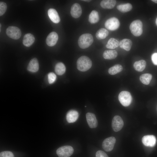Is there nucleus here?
<instances>
[{
	"instance_id": "1",
	"label": "nucleus",
	"mask_w": 157,
	"mask_h": 157,
	"mask_svg": "<svg viewBox=\"0 0 157 157\" xmlns=\"http://www.w3.org/2000/svg\"><path fill=\"white\" fill-rule=\"evenodd\" d=\"M77 67L78 70L81 72H85L91 67L92 62L90 59L86 56L79 57L77 61Z\"/></svg>"
},
{
	"instance_id": "2",
	"label": "nucleus",
	"mask_w": 157,
	"mask_h": 157,
	"mask_svg": "<svg viewBox=\"0 0 157 157\" xmlns=\"http://www.w3.org/2000/svg\"><path fill=\"white\" fill-rule=\"evenodd\" d=\"M93 38L90 33H84L81 35L78 40V44L81 49H84L88 47L93 43Z\"/></svg>"
},
{
	"instance_id": "3",
	"label": "nucleus",
	"mask_w": 157,
	"mask_h": 157,
	"mask_svg": "<svg viewBox=\"0 0 157 157\" xmlns=\"http://www.w3.org/2000/svg\"><path fill=\"white\" fill-rule=\"evenodd\" d=\"M143 24L140 20L133 21L131 24L129 28L131 33L135 36H139L143 32Z\"/></svg>"
},
{
	"instance_id": "4",
	"label": "nucleus",
	"mask_w": 157,
	"mask_h": 157,
	"mask_svg": "<svg viewBox=\"0 0 157 157\" xmlns=\"http://www.w3.org/2000/svg\"><path fill=\"white\" fill-rule=\"evenodd\" d=\"M118 99L121 104L124 106H129L132 101V97L130 93L127 91L121 92L118 95Z\"/></svg>"
},
{
	"instance_id": "5",
	"label": "nucleus",
	"mask_w": 157,
	"mask_h": 157,
	"mask_svg": "<svg viewBox=\"0 0 157 157\" xmlns=\"http://www.w3.org/2000/svg\"><path fill=\"white\" fill-rule=\"evenodd\" d=\"M73 148L70 146L61 147L56 150L57 154L59 157H69L74 152Z\"/></svg>"
},
{
	"instance_id": "6",
	"label": "nucleus",
	"mask_w": 157,
	"mask_h": 157,
	"mask_svg": "<svg viewBox=\"0 0 157 157\" xmlns=\"http://www.w3.org/2000/svg\"><path fill=\"white\" fill-rule=\"evenodd\" d=\"M6 33L9 37L15 40L19 39L22 34L19 28L13 26L8 27L6 30Z\"/></svg>"
},
{
	"instance_id": "7",
	"label": "nucleus",
	"mask_w": 157,
	"mask_h": 157,
	"mask_svg": "<svg viewBox=\"0 0 157 157\" xmlns=\"http://www.w3.org/2000/svg\"><path fill=\"white\" fill-rule=\"evenodd\" d=\"M120 22L118 19L115 17H112L108 19L105 23V26L110 31H115L120 26Z\"/></svg>"
},
{
	"instance_id": "8",
	"label": "nucleus",
	"mask_w": 157,
	"mask_h": 157,
	"mask_svg": "<svg viewBox=\"0 0 157 157\" xmlns=\"http://www.w3.org/2000/svg\"><path fill=\"white\" fill-rule=\"evenodd\" d=\"M116 141L115 138L113 137H110L105 139L102 144L103 149L106 151H111L114 148Z\"/></svg>"
},
{
	"instance_id": "9",
	"label": "nucleus",
	"mask_w": 157,
	"mask_h": 157,
	"mask_svg": "<svg viewBox=\"0 0 157 157\" xmlns=\"http://www.w3.org/2000/svg\"><path fill=\"white\" fill-rule=\"evenodd\" d=\"M124 126V122L122 118L119 115L115 116L112 120V127L115 132L120 131Z\"/></svg>"
},
{
	"instance_id": "10",
	"label": "nucleus",
	"mask_w": 157,
	"mask_h": 157,
	"mask_svg": "<svg viewBox=\"0 0 157 157\" xmlns=\"http://www.w3.org/2000/svg\"><path fill=\"white\" fill-rule=\"evenodd\" d=\"M143 144L147 147H153L156 142L155 137L152 135H147L144 136L142 140Z\"/></svg>"
},
{
	"instance_id": "11",
	"label": "nucleus",
	"mask_w": 157,
	"mask_h": 157,
	"mask_svg": "<svg viewBox=\"0 0 157 157\" xmlns=\"http://www.w3.org/2000/svg\"><path fill=\"white\" fill-rule=\"evenodd\" d=\"M58 35L55 32H52L47 36L46 39V43L49 46H54L57 43L58 39Z\"/></svg>"
},
{
	"instance_id": "12",
	"label": "nucleus",
	"mask_w": 157,
	"mask_h": 157,
	"mask_svg": "<svg viewBox=\"0 0 157 157\" xmlns=\"http://www.w3.org/2000/svg\"><path fill=\"white\" fill-rule=\"evenodd\" d=\"M86 117L88 124L90 128H96L98 125V122L95 115L91 113H88Z\"/></svg>"
},
{
	"instance_id": "13",
	"label": "nucleus",
	"mask_w": 157,
	"mask_h": 157,
	"mask_svg": "<svg viewBox=\"0 0 157 157\" xmlns=\"http://www.w3.org/2000/svg\"><path fill=\"white\" fill-rule=\"evenodd\" d=\"M82 10L81 6L78 3L74 4L72 6L70 13L72 17L75 18L79 17L81 15Z\"/></svg>"
},
{
	"instance_id": "14",
	"label": "nucleus",
	"mask_w": 157,
	"mask_h": 157,
	"mask_svg": "<svg viewBox=\"0 0 157 157\" xmlns=\"http://www.w3.org/2000/svg\"><path fill=\"white\" fill-rule=\"evenodd\" d=\"M78 116V113L77 111L74 110H70L67 114V121L69 123L74 122L77 120Z\"/></svg>"
},
{
	"instance_id": "15",
	"label": "nucleus",
	"mask_w": 157,
	"mask_h": 157,
	"mask_svg": "<svg viewBox=\"0 0 157 157\" xmlns=\"http://www.w3.org/2000/svg\"><path fill=\"white\" fill-rule=\"evenodd\" d=\"M48 14L50 19L53 23H58L60 22V17L57 11L54 9H49L48 11Z\"/></svg>"
},
{
	"instance_id": "16",
	"label": "nucleus",
	"mask_w": 157,
	"mask_h": 157,
	"mask_svg": "<svg viewBox=\"0 0 157 157\" xmlns=\"http://www.w3.org/2000/svg\"><path fill=\"white\" fill-rule=\"evenodd\" d=\"M39 68L38 61L36 58H33L31 60L28 66L27 70L32 72H37Z\"/></svg>"
},
{
	"instance_id": "17",
	"label": "nucleus",
	"mask_w": 157,
	"mask_h": 157,
	"mask_svg": "<svg viewBox=\"0 0 157 157\" xmlns=\"http://www.w3.org/2000/svg\"><path fill=\"white\" fill-rule=\"evenodd\" d=\"M35 38L34 36L31 33H27L24 36L23 44L25 46L29 47L34 42Z\"/></svg>"
},
{
	"instance_id": "18",
	"label": "nucleus",
	"mask_w": 157,
	"mask_h": 157,
	"mask_svg": "<svg viewBox=\"0 0 157 157\" xmlns=\"http://www.w3.org/2000/svg\"><path fill=\"white\" fill-rule=\"evenodd\" d=\"M132 44V41L128 39H123L119 42L120 47L127 51H129L130 50Z\"/></svg>"
},
{
	"instance_id": "19",
	"label": "nucleus",
	"mask_w": 157,
	"mask_h": 157,
	"mask_svg": "<svg viewBox=\"0 0 157 157\" xmlns=\"http://www.w3.org/2000/svg\"><path fill=\"white\" fill-rule=\"evenodd\" d=\"M116 1L115 0H103L100 2L101 6L104 9H111L115 6Z\"/></svg>"
},
{
	"instance_id": "20",
	"label": "nucleus",
	"mask_w": 157,
	"mask_h": 157,
	"mask_svg": "<svg viewBox=\"0 0 157 157\" xmlns=\"http://www.w3.org/2000/svg\"><path fill=\"white\" fill-rule=\"evenodd\" d=\"M117 56V53L115 50H106L103 53V57L106 59L111 60L115 58Z\"/></svg>"
},
{
	"instance_id": "21",
	"label": "nucleus",
	"mask_w": 157,
	"mask_h": 157,
	"mask_svg": "<svg viewBox=\"0 0 157 157\" xmlns=\"http://www.w3.org/2000/svg\"><path fill=\"white\" fill-rule=\"evenodd\" d=\"M146 65V62L144 60H142L135 62L133 66L135 70L140 72L144 69Z\"/></svg>"
},
{
	"instance_id": "22",
	"label": "nucleus",
	"mask_w": 157,
	"mask_h": 157,
	"mask_svg": "<svg viewBox=\"0 0 157 157\" xmlns=\"http://www.w3.org/2000/svg\"><path fill=\"white\" fill-rule=\"evenodd\" d=\"M132 5L129 3L122 4L117 6V10L123 13H125L131 11L132 9Z\"/></svg>"
},
{
	"instance_id": "23",
	"label": "nucleus",
	"mask_w": 157,
	"mask_h": 157,
	"mask_svg": "<svg viewBox=\"0 0 157 157\" xmlns=\"http://www.w3.org/2000/svg\"><path fill=\"white\" fill-rule=\"evenodd\" d=\"M99 19L98 12L95 10H92L89 15L88 21L91 24H95L98 22Z\"/></svg>"
},
{
	"instance_id": "24",
	"label": "nucleus",
	"mask_w": 157,
	"mask_h": 157,
	"mask_svg": "<svg viewBox=\"0 0 157 157\" xmlns=\"http://www.w3.org/2000/svg\"><path fill=\"white\" fill-rule=\"evenodd\" d=\"M109 32L106 29L101 28L96 32V37L98 40H101L105 38L108 35Z\"/></svg>"
},
{
	"instance_id": "25",
	"label": "nucleus",
	"mask_w": 157,
	"mask_h": 157,
	"mask_svg": "<svg viewBox=\"0 0 157 157\" xmlns=\"http://www.w3.org/2000/svg\"><path fill=\"white\" fill-rule=\"evenodd\" d=\"M65 67L62 63H58L56 64L55 66V72L58 75H61L65 73Z\"/></svg>"
},
{
	"instance_id": "26",
	"label": "nucleus",
	"mask_w": 157,
	"mask_h": 157,
	"mask_svg": "<svg viewBox=\"0 0 157 157\" xmlns=\"http://www.w3.org/2000/svg\"><path fill=\"white\" fill-rule=\"evenodd\" d=\"M123 69L122 66L121 65L116 64L109 69L108 72L110 74L115 75L121 72Z\"/></svg>"
},
{
	"instance_id": "27",
	"label": "nucleus",
	"mask_w": 157,
	"mask_h": 157,
	"mask_svg": "<svg viewBox=\"0 0 157 157\" xmlns=\"http://www.w3.org/2000/svg\"><path fill=\"white\" fill-rule=\"evenodd\" d=\"M119 46V42L117 39L111 38L108 40L106 47L109 49H113Z\"/></svg>"
},
{
	"instance_id": "28",
	"label": "nucleus",
	"mask_w": 157,
	"mask_h": 157,
	"mask_svg": "<svg viewBox=\"0 0 157 157\" xmlns=\"http://www.w3.org/2000/svg\"><path fill=\"white\" fill-rule=\"evenodd\" d=\"M152 78L151 74L146 73L141 75L140 77V80L143 84L147 85L149 83Z\"/></svg>"
},
{
	"instance_id": "29",
	"label": "nucleus",
	"mask_w": 157,
	"mask_h": 157,
	"mask_svg": "<svg viewBox=\"0 0 157 157\" xmlns=\"http://www.w3.org/2000/svg\"><path fill=\"white\" fill-rule=\"evenodd\" d=\"M7 8V6L6 3L3 2H0V16H1L6 12Z\"/></svg>"
},
{
	"instance_id": "30",
	"label": "nucleus",
	"mask_w": 157,
	"mask_h": 157,
	"mask_svg": "<svg viewBox=\"0 0 157 157\" xmlns=\"http://www.w3.org/2000/svg\"><path fill=\"white\" fill-rule=\"evenodd\" d=\"M56 77V76L54 73H49L48 75V79L49 83L50 84L53 83L55 81Z\"/></svg>"
},
{
	"instance_id": "31",
	"label": "nucleus",
	"mask_w": 157,
	"mask_h": 157,
	"mask_svg": "<svg viewBox=\"0 0 157 157\" xmlns=\"http://www.w3.org/2000/svg\"><path fill=\"white\" fill-rule=\"evenodd\" d=\"M0 157H14V156L11 152L5 151L0 152Z\"/></svg>"
},
{
	"instance_id": "32",
	"label": "nucleus",
	"mask_w": 157,
	"mask_h": 157,
	"mask_svg": "<svg viewBox=\"0 0 157 157\" xmlns=\"http://www.w3.org/2000/svg\"><path fill=\"white\" fill-rule=\"evenodd\" d=\"M96 157H108L107 155L101 150L97 151L96 154Z\"/></svg>"
},
{
	"instance_id": "33",
	"label": "nucleus",
	"mask_w": 157,
	"mask_h": 157,
	"mask_svg": "<svg viewBox=\"0 0 157 157\" xmlns=\"http://www.w3.org/2000/svg\"><path fill=\"white\" fill-rule=\"evenodd\" d=\"M151 59L153 63L155 65H157V53H154L152 54Z\"/></svg>"
},
{
	"instance_id": "34",
	"label": "nucleus",
	"mask_w": 157,
	"mask_h": 157,
	"mask_svg": "<svg viewBox=\"0 0 157 157\" xmlns=\"http://www.w3.org/2000/svg\"><path fill=\"white\" fill-rule=\"evenodd\" d=\"M151 1L156 3H157V0H152Z\"/></svg>"
},
{
	"instance_id": "35",
	"label": "nucleus",
	"mask_w": 157,
	"mask_h": 157,
	"mask_svg": "<svg viewBox=\"0 0 157 157\" xmlns=\"http://www.w3.org/2000/svg\"><path fill=\"white\" fill-rule=\"evenodd\" d=\"M82 1H87V2H90V1H91V0H82Z\"/></svg>"
},
{
	"instance_id": "36",
	"label": "nucleus",
	"mask_w": 157,
	"mask_h": 157,
	"mask_svg": "<svg viewBox=\"0 0 157 157\" xmlns=\"http://www.w3.org/2000/svg\"><path fill=\"white\" fill-rule=\"evenodd\" d=\"M156 25L157 26V17L156 19Z\"/></svg>"
},
{
	"instance_id": "37",
	"label": "nucleus",
	"mask_w": 157,
	"mask_h": 157,
	"mask_svg": "<svg viewBox=\"0 0 157 157\" xmlns=\"http://www.w3.org/2000/svg\"><path fill=\"white\" fill-rule=\"evenodd\" d=\"M1 24H0V31H1Z\"/></svg>"
}]
</instances>
